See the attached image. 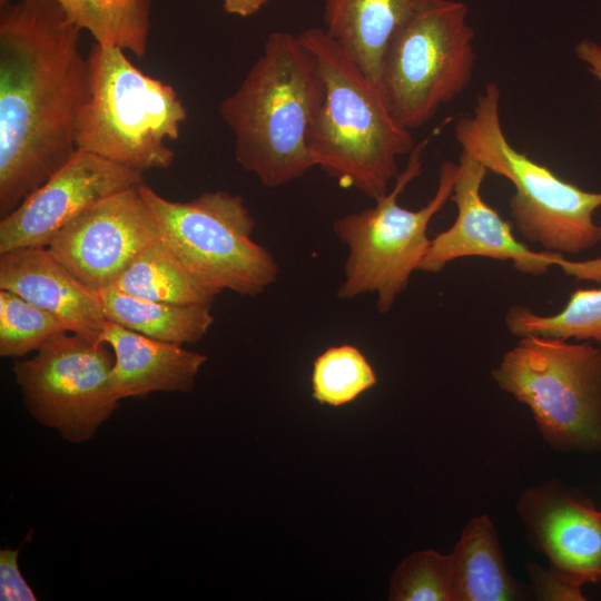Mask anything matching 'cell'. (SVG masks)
<instances>
[{"label":"cell","instance_id":"obj_20","mask_svg":"<svg viewBox=\"0 0 601 601\" xmlns=\"http://www.w3.org/2000/svg\"><path fill=\"white\" fill-rule=\"evenodd\" d=\"M111 286L131 296L177 305H211L219 294L193 275L158 236Z\"/></svg>","mask_w":601,"mask_h":601},{"label":"cell","instance_id":"obj_19","mask_svg":"<svg viewBox=\"0 0 601 601\" xmlns=\"http://www.w3.org/2000/svg\"><path fill=\"white\" fill-rule=\"evenodd\" d=\"M107 321L177 345L197 343L214 323L211 305H177L128 295L109 286L97 290Z\"/></svg>","mask_w":601,"mask_h":601},{"label":"cell","instance_id":"obj_11","mask_svg":"<svg viewBox=\"0 0 601 601\" xmlns=\"http://www.w3.org/2000/svg\"><path fill=\"white\" fill-rule=\"evenodd\" d=\"M457 165L450 197L457 209L456 218L431 239L418 270L436 274L457 258L479 256L511 260L523 274L544 275L556 266L568 276L601 284V257L574 260L559 253L529 248L515 238L510 223L483 199L481 187L487 169L463 151Z\"/></svg>","mask_w":601,"mask_h":601},{"label":"cell","instance_id":"obj_3","mask_svg":"<svg viewBox=\"0 0 601 601\" xmlns=\"http://www.w3.org/2000/svg\"><path fill=\"white\" fill-rule=\"evenodd\" d=\"M298 36L323 81L307 138L313 164L342 187L376 200L400 174L397 158L416 146L412 131L394 118L380 86L323 28Z\"/></svg>","mask_w":601,"mask_h":601},{"label":"cell","instance_id":"obj_2","mask_svg":"<svg viewBox=\"0 0 601 601\" xmlns=\"http://www.w3.org/2000/svg\"><path fill=\"white\" fill-rule=\"evenodd\" d=\"M323 90L317 60L299 36L272 32L237 89L219 105L235 158L268 188L314 167L307 138Z\"/></svg>","mask_w":601,"mask_h":601},{"label":"cell","instance_id":"obj_15","mask_svg":"<svg viewBox=\"0 0 601 601\" xmlns=\"http://www.w3.org/2000/svg\"><path fill=\"white\" fill-rule=\"evenodd\" d=\"M0 289L16 293L61 318L71 333L99 343L107 319L98 292L75 277L48 247L0 254Z\"/></svg>","mask_w":601,"mask_h":601},{"label":"cell","instance_id":"obj_23","mask_svg":"<svg viewBox=\"0 0 601 601\" xmlns=\"http://www.w3.org/2000/svg\"><path fill=\"white\" fill-rule=\"evenodd\" d=\"M377 377L365 355L355 346H332L314 361L312 395L321 404L339 407L372 388Z\"/></svg>","mask_w":601,"mask_h":601},{"label":"cell","instance_id":"obj_31","mask_svg":"<svg viewBox=\"0 0 601 601\" xmlns=\"http://www.w3.org/2000/svg\"><path fill=\"white\" fill-rule=\"evenodd\" d=\"M598 233H599V239L601 242V226H599V231Z\"/></svg>","mask_w":601,"mask_h":601},{"label":"cell","instance_id":"obj_1","mask_svg":"<svg viewBox=\"0 0 601 601\" xmlns=\"http://www.w3.org/2000/svg\"><path fill=\"white\" fill-rule=\"evenodd\" d=\"M0 217L77 151L89 93L80 32L56 0L0 7Z\"/></svg>","mask_w":601,"mask_h":601},{"label":"cell","instance_id":"obj_26","mask_svg":"<svg viewBox=\"0 0 601 601\" xmlns=\"http://www.w3.org/2000/svg\"><path fill=\"white\" fill-rule=\"evenodd\" d=\"M531 590L540 601H584L582 585L566 579L555 570L539 564L528 565Z\"/></svg>","mask_w":601,"mask_h":601},{"label":"cell","instance_id":"obj_18","mask_svg":"<svg viewBox=\"0 0 601 601\" xmlns=\"http://www.w3.org/2000/svg\"><path fill=\"white\" fill-rule=\"evenodd\" d=\"M450 555L454 601H518L529 595L509 572L489 515L469 520Z\"/></svg>","mask_w":601,"mask_h":601},{"label":"cell","instance_id":"obj_5","mask_svg":"<svg viewBox=\"0 0 601 601\" xmlns=\"http://www.w3.org/2000/svg\"><path fill=\"white\" fill-rule=\"evenodd\" d=\"M89 93L76 127L77 150L145 173L167 169L187 109L168 83L139 70L125 50L95 42Z\"/></svg>","mask_w":601,"mask_h":601},{"label":"cell","instance_id":"obj_25","mask_svg":"<svg viewBox=\"0 0 601 601\" xmlns=\"http://www.w3.org/2000/svg\"><path fill=\"white\" fill-rule=\"evenodd\" d=\"M391 601H454L450 553L416 551L401 561L390 580Z\"/></svg>","mask_w":601,"mask_h":601},{"label":"cell","instance_id":"obj_28","mask_svg":"<svg viewBox=\"0 0 601 601\" xmlns=\"http://www.w3.org/2000/svg\"><path fill=\"white\" fill-rule=\"evenodd\" d=\"M574 52L588 71L601 83V45L590 39H583L577 43Z\"/></svg>","mask_w":601,"mask_h":601},{"label":"cell","instance_id":"obj_4","mask_svg":"<svg viewBox=\"0 0 601 601\" xmlns=\"http://www.w3.org/2000/svg\"><path fill=\"white\" fill-rule=\"evenodd\" d=\"M500 104L499 86L486 83L476 96L473 112L455 122L461 151L513 185L511 217L524 239L562 255L593 248L600 242L593 215L601 207V191L565 181L515 149L504 134Z\"/></svg>","mask_w":601,"mask_h":601},{"label":"cell","instance_id":"obj_24","mask_svg":"<svg viewBox=\"0 0 601 601\" xmlns=\"http://www.w3.org/2000/svg\"><path fill=\"white\" fill-rule=\"evenodd\" d=\"M70 332L58 316L10 290L0 289V355L21 357ZM71 333V332H70Z\"/></svg>","mask_w":601,"mask_h":601},{"label":"cell","instance_id":"obj_22","mask_svg":"<svg viewBox=\"0 0 601 601\" xmlns=\"http://www.w3.org/2000/svg\"><path fill=\"white\" fill-rule=\"evenodd\" d=\"M505 325L516 337L551 336L601 346V288H577L565 306L553 315H539L526 306H512Z\"/></svg>","mask_w":601,"mask_h":601},{"label":"cell","instance_id":"obj_6","mask_svg":"<svg viewBox=\"0 0 601 601\" xmlns=\"http://www.w3.org/2000/svg\"><path fill=\"white\" fill-rule=\"evenodd\" d=\"M497 386L530 410L554 451L601 453V346L528 335L493 368Z\"/></svg>","mask_w":601,"mask_h":601},{"label":"cell","instance_id":"obj_8","mask_svg":"<svg viewBox=\"0 0 601 601\" xmlns=\"http://www.w3.org/2000/svg\"><path fill=\"white\" fill-rule=\"evenodd\" d=\"M137 189L161 243L219 294L228 289L256 296L277 279L278 265L269 250L252 238L255 220L239 195L215 190L177 201L145 183Z\"/></svg>","mask_w":601,"mask_h":601},{"label":"cell","instance_id":"obj_16","mask_svg":"<svg viewBox=\"0 0 601 601\" xmlns=\"http://www.w3.org/2000/svg\"><path fill=\"white\" fill-rule=\"evenodd\" d=\"M99 343L114 352L110 382L114 395L146 396L154 392L188 393L207 356L173 343L158 341L106 321Z\"/></svg>","mask_w":601,"mask_h":601},{"label":"cell","instance_id":"obj_10","mask_svg":"<svg viewBox=\"0 0 601 601\" xmlns=\"http://www.w3.org/2000/svg\"><path fill=\"white\" fill-rule=\"evenodd\" d=\"M114 361L105 344L68 332L32 358L16 361L13 374L33 418L65 440L81 443L119 406L110 382Z\"/></svg>","mask_w":601,"mask_h":601},{"label":"cell","instance_id":"obj_14","mask_svg":"<svg viewBox=\"0 0 601 601\" xmlns=\"http://www.w3.org/2000/svg\"><path fill=\"white\" fill-rule=\"evenodd\" d=\"M515 508L551 569L582 587L601 580V510L591 500L548 480L523 490Z\"/></svg>","mask_w":601,"mask_h":601},{"label":"cell","instance_id":"obj_7","mask_svg":"<svg viewBox=\"0 0 601 601\" xmlns=\"http://www.w3.org/2000/svg\"><path fill=\"white\" fill-rule=\"evenodd\" d=\"M426 145L427 140H423L414 147L392 189L374 200L373 207L334 221V234L348 247L339 298L373 293L377 311L387 313L407 288L412 273L418 270L431 245L428 225L450 200L459 169L457 164L444 161L437 188L427 204L416 210L401 206L398 197L422 173Z\"/></svg>","mask_w":601,"mask_h":601},{"label":"cell","instance_id":"obj_29","mask_svg":"<svg viewBox=\"0 0 601 601\" xmlns=\"http://www.w3.org/2000/svg\"><path fill=\"white\" fill-rule=\"evenodd\" d=\"M268 0H223L226 12L242 18L249 17L262 9Z\"/></svg>","mask_w":601,"mask_h":601},{"label":"cell","instance_id":"obj_21","mask_svg":"<svg viewBox=\"0 0 601 601\" xmlns=\"http://www.w3.org/2000/svg\"><path fill=\"white\" fill-rule=\"evenodd\" d=\"M95 42L144 58L148 50L151 0H56Z\"/></svg>","mask_w":601,"mask_h":601},{"label":"cell","instance_id":"obj_9","mask_svg":"<svg viewBox=\"0 0 601 601\" xmlns=\"http://www.w3.org/2000/svg\"><path fill=\"white\" fill-rule=\"evenodd\" d=\"M457 0H418L392 35L377 85L394 118L413 130L461 95L475 67L474 30Z\"/></svg>","mask_w":601,"mask_h":601},{"label":"cell","instance_id":"obj_27","mask_svg":"<svg viewBox=\"0 0 601 601\" xmlns=\"http://www.w3.org/2000/svg\"><path fill=\"white\" fill-rule=\"evenodd\" d=\"M19 549L0 551V599L2 601H35L36 595L18 566Z\"/></svg>","mask_w":601,"mask_h":601},{"label":"cell","instance_id":"obj_30","mask_svg":"<svg viewBox=\"0 0 601 601\" xmlns=\"http://www.w3.org/2000/svg\"><path fill=\"white\" fill-rule=\"evenodd\" d=\"M8 2H9V0H0V7L8 3Z\"/></svg>","mask_w":601,"mask_h":601},{"label":"cell","instance_id":"obj_13","mask_svg":"<svg viewBox=\"0 0 601 601\" xmlns=\"http://www.w3.org/2000/svg\"><path fill=\"white\" fill-rule=\"evenodd\" d=\"M137 188L93 205L61 228L48 245L75 277L95 290L111 286L157 238Z\"/></svg>","mask_w":601,"mask_h":601},{"label":"cell","instance_id":"obj_12","mask_svg":"<svg viewBox=\"0 0 601 601\" xmlns=\"http://www.w3.org/2000/svg\"><path fill=\"white\" fill-rule=\"evenodd\" d=\"M144 184V173L77 150L71 159L0 220V254L48 247L72 219L102 199Z\"/></svg>","mask_w":601,"mask_h":601},{"label":"cell","instance_id":"obj_17","mask_svg":"<svg viewBox=\"0 0 601 601\" xmlns=\"http://www.w3.org/2000/svg\"><path fill=\"white\" fill-rule=\"evenodd\" d=\"M417 1L323 0V29L377 83L385 48Z\"/></svg>","mask_w":601,"mask_h":601}]
</instances>
